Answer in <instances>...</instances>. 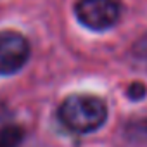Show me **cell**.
<instances>
[{
  "label": "cell",
  "mask_w": 147,
  "mask_h": 147,
  "mask_svg": "<svg viewBox=\"0 0 147 147\" xmlns=\"http://www.w3.org/2000/svg\"><path fill=\"white\" fill-rule=\"evenodd\" d=\"M59 121L75 133H90L107 119V107L102 99L94 95H69L57 109Z\"/></svg>",
  "instance_id": "obj_1"
},
{
  "label": "cell",
  "mask_w": 147,
  "mask_h": 147,
  "mask_svg": "<svg viewBox=\"0 0 147 147\" xmlns=\"http://www.w3.org/2000/svg\"><path fill=\"white\" fill-rule=\"evenodd\" d=\"M24 140V130L18 125L0 126V147H19Z\"/></svg>",
  "instance_id": "obj_4"
},
{
  "label": "cell",
  "mask_w": 147,
  "mask_h": 147,
  "mask_svg": "<svg viewBox=\"0 0 147 147\" xmlns=\"http://www.w3.org/2000/svg\"><path fill=\"white\" fill-rule=\"evenodd\" d=\"M75 14L83 26L94 31H104L118 23L121 4L119 0H78L75 4Z\"/></svg>",
  "instance_id": "obj_2"
},
{
  "label": "cell",
  "mask_w": 147,
  "mask_h": 147,
  "mask_svg": "<svg viewBox=\"0 0 147 147\" xmlns=\"http://www.w3.org/2000/svg\"><path fill=\"white\" fill-rule=\"evenodd\" d=\"M145 85L144 83H138V82H133L130 87H128V90H126V94H128V97L131 99V100H138V99H142L144 95H145Z\"/></svg>",
  "instance_id": "obj_5"
},
{
  "label": "cell",
  "mask_w": 147,
  "mask_h": 147,
  "mask_svg": "<svg viewBox=\"0 0 147 147\" xmlns=\"http://www.w3.org/2000/svg\"><path fill=\"white\" fill-rule=\"evenodd\" d=\"M30 59V43L18 31H0V75L18 73Z\"/></svg>",
  "instance_id": "obj_3"
}]
</instances>
